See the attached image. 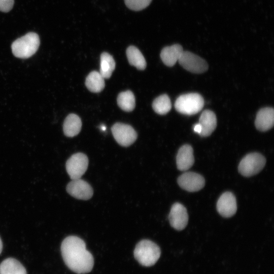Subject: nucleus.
I'll return each instance as SVG.
<instances>
[{"instance_id": "obj_9", "label": "nucleus", "mask_w": 274, "mask_h": 274, "mask_svg": "<svg viewBox=\"0 0 274 274\" xmlns=\"http://www.w3.org/2000/svg\"><path fill=\"white\" fill-rule=\"evenodd\" d=\"M178 183L182 189L189 192H196L204 186L205 181L200 175L191 172H185L178 179Z\"/></svg>"}, {"instance_id": "obj_12", "label": "nucleus", "mask_w": 274, "mask_h": 274, "mask_svg": "<svg viewBox=\"0 0 274 274\" xmlns=\"http://www.w3.org/2000/svg\"><path fill=\"white\" fill-rule=\"evenodd\" d=\"M217 209L223 217L228 218L235 214L237 210L236 198L230 192L223 193L217 203Z\"/></svg>"}, {"instance_id": "obj_16", "label": "nucleus", "mask_w": 274, "mask_h": 274, "mask_svg": "<svg viewBox=\"0 0 274 274\" xmlns=\"http://www.w3.org/2000/svg\"><path fill=\"white\" fill-rule=\"evenodd\" d=\"M183 51V47L180 44L166 46L162 49L160 57L166 65L172 66L178 61Z\"/></svg>"}, {"instance_id": "obj_20", "label": "nucleus", "mask_w": 274, "mask_h": 274, "mask_svg": "<svg viewBox=\"0 0 274 274\" xmlns=\"http://www.w3.org/2000/svg\"><path fill=\"white\" fill-rule=\"evenodd\" d=\"M85 85L88 89L92 92L98 93L102 91L105 87L104 77L99 72L92 71L86 78Z\"/></svg>"}, {"instance_id": "obj_21", "label": "nucleus", "mask_w": 274, "mask_h": 274, "mask_svg": "<svg viewBox=\"0 0 274 274\" xmlns=\"http://www.w3.org/2000/svg\"><path fill=\"white\" fill-rule=\"evenodd\" d=\"M115 68V62L113 57L107 52L100 55L99 73L104 79H109Z\"/></svg>"}, {"instance_id": "obj_25", "label": "nucleus", "mask_w": 274, "mask_h": 274, "mask_svg": "<svg viewBox=\"0 0 274 274\" xmlns=\"http://www.w3.org/2000/svg\"><path fill=\"white\" fill-rule=\"evenodd\" d=\"M14 0H0V11L4 12L10 11L13 8Z\"/></svg>"}, {"instance_id": "obj_6", "label": "nucleus", "mask_w": 274, "mask_h": 274, "mask_svg": "<svg viewBox=\"0 0 274 274\" xmlns=\"http://www.w3.org/2000/svg\"><path fill=\"white\" fill-rule=\"evenodd\" d=\"M88 165L87 156L82 153L72 155L66 162V169L72 180L80 179L86 171Z\"/></svg>"}, {"instance_id": "obj_7", "label": "nucleus", "mask_w": 274, "mask_h": 274, "mask_svg": "<svg viewBox=\"0 0 274 274\" xmlns=\"http://www.w3.org/2000/svg\"><path fill=\"white\" fill-rule=\"evenodd\" d=\"M178 61L183 68L193 73H202L208 68L205 60L188 51H183Z\"/></svg>"}, {"instance_id": "obj_28", "label": "nucleus", "mask_w": 274, "mask_h": 274, "mask_svg": "<svg viewBox=\"0 0 274 274\" xmlns=\"http://www.w3.org/2000/svg\"><path fill=\"white\" fill-rule=\"evenodd\" d=\"M100 128H101V129L104 131H105L106 129V126L105 125H101Z\"/></svg>"}, {"instance_id": "obj_10", "label": "nucleus", "mask_w": 274, "mask_h": 274, "mask_svg": "<svg viewBox=\"0 0 274 274\" xmlns=\"http://www.w3.org/2000/svg\"><path fill=\"white\" fill-rule=\"evenodd\" d=\"M68 194L75 198L88 200L93 195V189L90 184L81 179L72 180L66 186Z\"/></svg>"}, {"instance_id": "obj_5", "label": "nucleus", "mask_w": 274, "mask_h": 274, "mask_svg": "<svg viewBox=\"0 0 274 274\" xmlns=\"http://www.w3.org/2000/svg\"><path fill=\"white\" fill-rule=\"evenodd\" d=\"M265 157L260 153H251L246 155L238 165V172L247 177L254 176L260 172L265 166Z\"/></svg>"}, {"instance_id": "obj_8", "label": "nucleus", "mask_w": 274, "mask_h": 274, "mask_svg": "<svg viewBox=\"0 0 274 274\" xmlns=\"http://www.w3.org/2000/svg\"><path fill=\"white\" fill-rule=\"evenodd\" d=\"M111 130L115 140L122 146H129L136 140V132L129 125L116 123L112 127Z\"/></svg>"}, {"instance_id": "obj_19", "label": "nucleus", "mask_w": 274, "mask_h": 274, "mask_svg": "<svg viewBox=\"0 0 274 274\" xmlns=\"http://www.w3.org/2000/svg\"><path fill=\"white\" fill-rule=\"evenodd\" d=\"M126 53L128 62L131 65L140 70H143L146 68V60L138 48L134 46H130L127 48Z\"/></svg>"}, {"instance_id": "obj_24", "label": "nucleus", "mask_w": 274, "mask_h": 274, "mask_svg": "<svg viewBox=\"0 0 274 274\" xmlns=\"http://www.w3.org/2000/svg\"><path fill=\"white\" fill-rule=\"evenodd\" d=\"M152 0H124L126 7L133 11H141L147 7Z\"/></svg>"}, {"instance_id": "obj_3", "label": "nucleus", "mask_w": 274, "mask_h": 274, "mask_svg": "<svg viewBox=\"0 0 274 274\" xmlns=\"http://www.w3.org/2000/svg\"><path fill=\"white\" fill-rule=\"evenodd\" d=\"M40 45L39 37L36 33L28 32L16 40L11 48L15 56L20 58H27L33 55Z\"/></svg>"}, {"instance_id": "obj_27", "label": "nucleus", "mask_w": 274, "mask_h": 274, "mask_svg": "<svg viewBox=\"0 0 274 274\" xmlns=\"http://www.w3.org/2000/svg\"><path fill=\"white\" fill-rule=\"evenodd\" d=\"M2 249H3V244H2L1 238L0 237V254L2 253Z\"/></svg>"}, {"instance_id": "obj_18", "label": "nucleus", "mask_w": 274, "mask_h": 274, "mask_svg": "<svg viewBox=\"0 0 274 274\" xmlns=\"http://www.w3.org/2000/svg\"><path fill=\"white\" fill-rule=\"evenodd\" d=\"M0 274H27L23 265L17 259L8 258L0 264Z\"/></svg>"}, {"instance_id": "obj_15", "label": "nucleus", "mask_w": 274, "mask_h": 274, "mask_svg": "<svg viewBox=\"0 0 274 274\" xmlns=\"http://www.w3.org/2000/svg\"><path fill=\"white\" fill-rule=\"evenodd\" d=\"M198 123L201 127V131L199 135L201 136H208L216 127V116L212 111L204 110L200 116Z\"/></svg>"}, {"instance_id": "obj_22", "label": "nucleus", "mask_w": 274, "mask_h": 274, "mask_svg": "<svg viewBox=\"0 0 274 274\" xmlns=\"http://www.w3.org/2000/svg\"><path fill=\"white\" fill-rule=\"evenodd\" d=\"M117 101L119 107L123 111L130 112L135 108V97L130 90L120 92L118 95Z\"/></svg>"}, {"instance_id": "obj_1", "label": "nucleus", "mask_w": 274, "mask_h": 274, "mask_svg": "<svg viewBox=\"0 0 274 274\" xmlns=\"http://www.w3.org/2000/svg\"><path fill=\"white\" fill-rule=\"evenodd\" d=\"M63 260L73 271L79 274L89 272L94 265L92 254L86 250L84 241L76 236L64 238L61 245Z\"/></svg>"}, {"instance_id": "obj_26", "label": "nucleus", "mask_w": 274, "mask_h": 274, "mask_svg": "<svg viewBox=\"0 0 274 274\" xmlns=\"http://www.w3.org/2000/svg\"><path fill=\"white\" fill-rule=\"evenodd\" d=\"M193 130L194 132L200 134L201 131V127L199 123L195 124L193 126Z\"/></svg>"}, {"instance_id": "obj_2", "label": "nucleus", "mask_w": 274, "mask_h": 274, "mask_svg": "<svg viewBox=\"0 0 274 274\" xmlns=\"http://www.w3.org/2000/svg\"><path fill=\"white\" fill-rule=\"evenodd\" d=\"M134 256L139 263L144 266H151L157 261L161 252L158 246L153 242L143 239L136 245Z\"/></svg>"}, {"instance_id": "obj_23", "label": "nucleus", "mask_w": 274, "mask_h": 274, "mask_svg": "<svg viewBox=\"0 0 274 274\" xmlns=\"http://www.w3.org/2000/svg\"><path fill=\"white\" fill-rule=\"evenodd\" d=\"M152 107L154 111L158 114L164 115L172 108L169 97L166 94H162L156 97L153 101Z\"/></svg>"}, {"instance_id": "obj_11", "label": "nucleus", "mask_w": 274, "mask_h": 274, "mask_svg": "<svg viewBox=\"0 0 274 274\" xmlns=\"http://www.w3.org/2000/svg\"><path fill=\"white\" fill-rule=\"evenodd\" d=\"M168 218L172 227L178 230H183L188 221L186 209L180 203H174L171 208Z\"/></svg>"}, {"instance_id": "obj_4", "label": "nucleus", "mask_w": 274, "mask_h": 274, "mask_svg": "<svg viewBox=\"0 0 274 274\" xmlns=\"http://www.w3.org/2000/svg\"><path fill=\"white\" fill-rule=\"evenodd\" d=\"M204 100L197 93H190L179 96L175 103V108L179 113L192 115L198 113L202 109Z\"/></svg>"}, {"instance_id": "obj_17", "label": "nucleus", "mask_w": 274, "mask_h": 274, "mask_svg": "<svg viewBox=\"0 0 274 274\" xmlns=\"http://www.w3.org/2000/svg\"><path fill=\"white\" fill-rule=\"evenodd\" d=\"M82 121L80 118L76 114H70L65 119L63 130L64 134L68 137L77 135L80 131Z\"/></svg>"}, {"instance_id": "obj_14", "label": "nucleus", "mask_w": 274, "mask_h": 274, "mask_svg": "<svg viewBox=\"0 0 274 274\" xmlns=\"http://www.w3.org/2000/svg\"><path fill=\"white\" fill-rule=\"evenodd\" d=\"M274 123V110L266 107L260 109L257 114L255 124L256 128L261 131L271 129Z\"/></svg>"}, {"instance_id": "obj_13", "label": "nucleus", "mask_w": 274, "mask_h": 274, "mask_svg": "<svg viewBox=\"0 0 274 274\" xmlns=\"http://www.w3.org/2000/svg\"><path fill=\"white\" fill-rule=\"evenodd\" d=\"M194 162L193 150L192 147L186 144L180 147L176 157L178 169L181 171L187 170L193 165Z\"/></svg>"}]
</instances>
